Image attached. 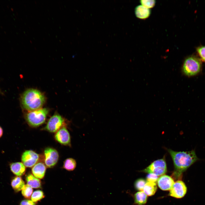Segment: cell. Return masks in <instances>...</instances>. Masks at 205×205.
Segmentation results:
<instances>
[{"instance_id":"cell-1","label":"cell","mask_w":205,"mask_h":205,"mask_svg":"<svg viewBox=\"0 0 205 205\" xmlns=\"http://www.w3.org/2000/svg\"><path fill=\"white\" fill-rule=\"evenodd\" d=\"M173 161L175 169L173 177L179 179L182 173L199 160L194 150L187 151H176L168 150Z\"/></svg>"},{"instance_id":"cell-2","label":"cell","mask_w":205,"mask_h":205,"mask_svg":"<svg viewBox=\"0 0 205 205\" xmlns=\"http://www.w3.org/2000/svg\"><path fill=\"white\" fill-rule=\"evenodd\" d=\"M45 100V97L43 94L39 91L34 89L26 90L21 97L22 106L28 112L42 108Z\"/></svg>"},{"instance_id":"cell-3","label":"cell","mask_w":205,"mask_h":205,"mask_svg":"<svg viewBox=\"0 0 205 205\" xmlns=\"http://www.w3.org/2000/svg\"><path fill=\"white\" fill-rule=\"evenodd\" d=\"M202 68L201 60L195 56L192 55L185 59L182 71L184 75L190 77L198 75L201 71Z\"/></svg>"},{"instance_id":"cell-4","label":"cell","mask_w":205,"mask_h":205,"mask_svg":"<svg viewBox=\"0 0 205 205\" xmlns=\"http://www.w3.org/2000/svg\"><path fill=\"white\" fill-rule=\"evenodd\" d=\"M48 112V110L46 108L28 112L25 115V119L30 126L37 127L44 122Z\"/></svg>"},{"instance_id":"cell-5","label":"cell","mask_w":205,"mask_h":205,"mask_svg":"<svg viewBox=\"0 0 205 205\" xmlns=\"http://www.w3.org/2000/svg\"><path fill=\"white\" fill-rule=\"evenodd\" d=\"M167 171L166 162L163 158L154 161L141 171L148 173H153L158 176L163 175Z\"/></svg>"},{"instance_id":"cell-6","label":"cell","mask_w":205,"mask_h":205,"mask_svg":"<svg viewBox=\"0 0 205 205\" xmlns=\"http://www.w3.org/2000/svg\"><path fill=\"white\" fill-rule=\"evenodd\" d=\"M65 119L58 113H55L49 120L45 129L49 132H57L60 128L64 126Z\"/></svg>"},{"instance_id":"cell-7","label":"cell","mask_w":205,"mask_h":205,"mask_svg":"<svg viewBox=\"0 0 205 205\" xmlns=\"http://www.w3.org/2000/svg\"><path fill=\"white\" fill-rule=\"evenodd\" d=\"M44 153L46 165L48 168L53 167L58 161L59 157L58 152L55 149L47 147L45 149Z\"/></svg>"},{"instance_id":"cell-8","label":"cell","mask_w":205,"mask_h":205,"mask_svg":"<svg viewBox=\"0 0 205 205\" xmlns=\"http://www.w3.org/2000/svg\"><path fill=\"white\" fill-rule=\"evenodd\" d=\"M187 191V188L184 183L181 180H178L174 183L169 195L176 198H181L185 195Z\"/></svg>"},{"instance_id":"cell-9","label":"cell","mask_w":205,"mask_h":205,"mask_svg":"<svg viewBox=\"0 0 205 205\" xmlns=\"http://www.w3.org/2000/svg\"><path fill=\"white\" fill-rule=\"evenodd\" d=\"M39 159V155L31 150L25 151L21 157L22 163L25 166L28 167H31L34 166L37 163Z\"/></svg>"},{"instance_id":"cell-10","label":"cell","mask_w":205,"mask_h":205,"mask_svg":"<svg viewBox=\"0 0 205 205\" xmlns=\"http://www.w3.org/2000/svg\"><path fill=\"white\" fill-rule=\"evenodd\" d=\"M56 140L61 144L70 146L71 138L67 128L64 126L56 133L55 135Z\"/></svg>"},{"instance_id":"cell-11","label":"cell","mask_w":205,"mask_h":205,"mask_svg":"<svg viewBox=\"0 0 205 205\" xmlns=\"http://www.w3.org/2000/svg\"><path fill=\"white\" fill-rule=\"evenodd\" d=\"M157 184L159 187L163 190H170L174 182L170 176L163 175L160 177L157 180Z\"/></svg>"},{"instance_id":"cell-12","label":"cell","mask_w":205,"mask_h":205,"mask_svg":"<svg viewBox=\"0 0 205 205\" xmlns=\"http://www.w3.org/2000/svg\"><path fill=\"white\" fill-rule=\"evenodd\" d=\"M46 170V167L44 164L42 162H38L32 167V171L35 177L42 179L45 175Z\"/></svg>"},{"instance_id":"cell-13","label":"cell","mask_w":205,"mask_h":205,"mask_svg":"<svg viewBox=\"0 0 205 205\" xmlns=\"http://www.w3.org/2000/svg\"><path fill=\"white\" fill-rule=\"evenodd\" d=\"M136 16L140 19H144L148 18L151 15V10L142 5L136 6L135 9Z\"/></svg>"},{"instance_id":"cell-14","label":"cell","mask_w":205,"mask_h":205,"mask_svg":"<svg viewBox=\"0 0 205 205\" xmlns=\"http://www.w3.org/2000/svg\"><path fill=\"white\" fill-rule=\"evenodd\" d=\"M10 168L12 172L17 176L24 175L26 171L25 166L22 163L20 162L12 163Z\"/></svg>"},{"instance_id":"cell-15","label":"cell","mask_w":205,"mask_h":205,"mask_svg":"<svg viewBox=\"0 0 205 205\" xmlns=\"http://www.w3.org/2000/svg\"><path fill=\"white\" fill-rule=\"evenodd\" d=\"M26 180L27 184L32 188H37L41 187L40 181L32 175L30 174L28 175L26 177Z\"/></svg>"},{"instance_id":"cell-16","label":"cell","mask_w":205,"mask_h":205,"mask_svg":"<svg viewBox=\"0 0 205 205\" xmlns=\"http://www.w3.org/2000/svg\"><path fill=\"white\" fill-rule=\"evenodd\" d=\"M24 185V181L20 176L15 177L11 182V186L16 192L22 190Z\"/></svg>"},{"instance_id":"cell-17","label":"cell","mask_w":205,"mask_h":205,"mask_svg":"<svg viewBox=\"0 0 205 205\" xmlns=\"http://www.w3.org/2000/svg\"><path fill=\"white\" fill-rule=\"evenodd\" d=\"M134 197V203L138 205H144L147 202V196L142 191L136 193Z\"/></svg>"},{"instance_id":"cell-18","label":"cell","mask_w":205,"mask_h":205,"mask_svg":"<svg viewBox=\"0 0 205 205\" xmlns=\"http://www.w3.org/2000/svg\"><path fill=\"white\" fill-rule=\"evenodd\" d=\"M157 190V186L155 183L147 182L144 187L143 190L145 194L148 196L153 195Z\"/></svg>"},{"instance_id":"cell-19","label":"cell","mask_w":205,"mask_h":205,"mask_svg":"<svg viewBox=\"0 0 205 205\" xmlns=\"http://www.w3.org/2000/svg\"><path fill=\"white\" fill-rule=\"evenodd\" d=\"M77 163L75 160L71 158H68L64 161L63 167L68 171H73L76 167Z\"/></svg>"},{"instance_id":"cell-20","label":"cell","mask_w":205,"mask_h":205,"mask_svg":"<svg viewBox=\"0 0 205 205\" xmlns=\"http://www.w3.org/2000/svg\"><path fill=\"white\" fill-rule=\"evenodd\" d=\"M44 197V195L43 191L40 190H37L34 191L32 193L31 196V200L34 202H36Z\"/></svg>"},{"instance_id":"cell-21","label":"cell","mask_w":205,"mask_h":205,"mask_svg":"<svg viewBox=\"0 0 205 205\" xmlns=\"http://www.w3.org/2000/svg\"><path fill=\"white\" fill-rule=\"evenodd\" d=\"M33 189L32 187L27 184L25 185L22 190V194L26 198L29 199L31 198L33 192Z\"/></svg>"},{"instance_id":"cell-22","label":"cell","mask_w":205,"mask_h":205,"mask_svg":"<svg viewBox=\"0 0 205 205\" xmlns=\"http://www.w3.org/2000/svg\"><path fill=\"white\" fill-rule=\"evenodd\" d=\"M147 182L144 179L140 178L136 180L134 184V187L136 190L138 191H142Z\"/></svg>"},{"instance_id":"cell-23","label":"cell","mask_w":205,"mask_h":205,"mask_svg":"<svg viewBox=\"0 0 205 205\" xmlns=\"http://www.w3.org/2000/svg\"><path fill=\"white\" fill-rule=\"evenodd\" d=\"M140 2L141 5L150 9L153 7L155 5L156 1L154 0H141Z\"/></svg>"},{"instance_id":"cell-24","label":"cell","mask_w":205,"mask_h":205,"mask_svg":"<svg viewBox=\"0 0 205 205\" xmlns=\"http://www.w3.org/2000/svg\"><path fill=\"white\" fill-rule=\"evenodd\" d=\"M197 52L200 60L205 62V46H201L196 48Z\"/></svg>"},{"instance_id":"cell-25","label":"cell","mask_w":205,"mask_h":205,"mask_svg":"<svg viewBox=\"0 0 205 205\" xmlns=\"http://www.w3.org/2000/svg\"><path fill=\"white\" fill-rule=\"evenodd\" d=\"M158 179V176L152 173H148L146 176V180L147 182L156 183Z\"/></svg>"},{"instance_id":"cell-26","label":"cell","mask_w":205,"mask_h":205,"mask_svg":"<svg viewBox=\"0 0 205 205\" xmlns=\"http://www.w3.org/2000/svg\"><path fill=\"white\" fill-rule=\"evenodd\" d=\"M20 205H36L34 202L32 201L24 200H22L20 203Z\"/></svg>"},{"instance_id":"cell-27","label":"cell","mask_w":205,"mask_h":205,"mask_svg":"<svg viewBox=\"0 0 205 205\" xmlns=\"http://www.w3.org/2000/svg\"><path fill=\"white\" fill-rule=\"evenodd\" d=\"M3 134V130L1 127L0 126V138L2 136Z\"/></svg>"}]
</instances>
